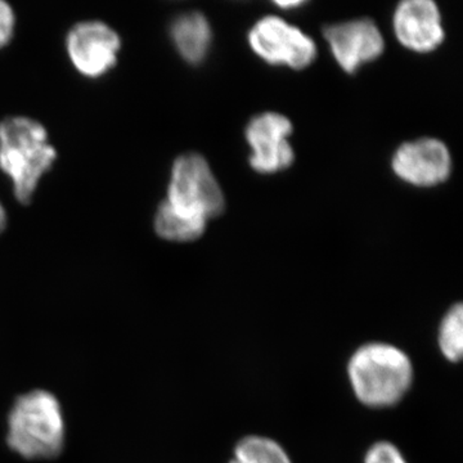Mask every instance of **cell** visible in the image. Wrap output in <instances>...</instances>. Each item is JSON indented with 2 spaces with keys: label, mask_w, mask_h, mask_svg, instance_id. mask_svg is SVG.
I'll return each instance as SVG.
<instances>
[{
  "label": "cell",
  "mask_w": 463,
  "mask_h": 463,
  "mask_svg": "<svg viewBox=\"0 0 463 463\" xmlns=\"http://www.w3.org/2000/svg\"><path fill=\"white\" fill-rule=\"evenodd\" d=\"M291 133V121L281 114L265 112L252 118L246 129V139L252 148V169L261 174L288 169L294 161V151L288 142Z\"/></svg>",
  "instance_id": "cell-6"
},
{
  "label": "cell",
  "mask_w": 463,
  "mask_h": 463,
  "mask_svg": "<svg viewBox=\"0 0 463 463\" xmlns=\"http://www.w3.org/2000/svg\"><path fill=\"white\" fill-rule=\"evenodd\" d=\"M5 223H7V216H5V209H3L2 203H0V233L5 230Z\"/></svg>",
  "instance_id": "cell-17"
},
{
  "label": "cell",
  "mask_w": 463,
  "mask_h": 463,
  "mask_svg": "<svg viewBox=\"0 0 463 463\" xmlns=\"http://www.w3.org/2000/svg\"><path fill=\"white\" fill-rule=\"evenodd\" d=\"M337 63L347 74H354L359 66L379 58L383 52L380 30L371 20H355L325 29Z\"/></svg>",
  "instance_id": "cell-9"
},
{
  "label": "cell",
  "mask_w": 463,
  "mask_h": 463,
  "mask_svg": "<svg viewBox=\"0 0 463 463\" xmlns=\"http://www.w3.org/2000/svg\"><path fill=\"white\" fill-rule=\"evenodd\" d=\"M303 5L301 2H279L277 3V5H281L283 8H291V7H298V5Z\"/></svg>",
  "instance_id": "cell-18"
},
{
  "label": "cell",
  "mask_w": 463,
  "mask_h": 463,
  "mask_svg": "<svg viewBox=\"0 0 463 463\" xmlns=\"http://www.w3.org/2000/svg\"><path fill=\"white\" fill-rule=\"evenodd\" d=\"M176 214L206 222L224 212V194L205 158L183 155L174 163L167 200Z\"/></svg>",
  "instance_id": "cell-4"
},
{
  "label": "cell",
  "mask_w": 463,
  "mask_h": 463,
  "mask_svg": "<svg viewBox=\"0 0 463 463\" xmlns=\"http://www.w3.org/2000/svg\"><path fill=\"white\" fill-rule=\"evenodd\" d=\"M356 399L370 408L399 403L413 383V364L403 350L386 343H370L356 349L347 364Z\"/></svg>",
  "instance_id": "cell-1"
},
{
  "label": "cell",
  "mask_w": 463,
  "mask_h": 463,
  "mask_svg": "<svg viewBox=\"0 0 463 463\" xmlns=\"http://www.w3.org/2000/svg\"><path fill=\"white\" fill-rule=\"evenodd\" d=\"M155 228L161 239L174 242H190L203 236L206 230V222L184 218L163 203L157 209Z\"/></svg>",
  "instance_id": "cell-12"
},
{
  "label": "cell",
  "mask_w": 463,
  "mask_h": 463,
  "mask_svg": "<svg viewBox=\"0 0 463 463\" xmlns=\"http://www.w3.org/2000/svg\"><path fill=\"white\" fill-rule=\"evenodd\" d=\"M252 51L272 65L303 70L315 61V42L298 27L279 17H264L249 33Z\"/></svg>",
  "instance_id": "cell-5"
},
{
  "label": "cell",
  "mask_w": 463,
  "mask_h": 463,
  "mask_svg": "<svg viewBox=\"0 0 463 463\" xmlns=\"http://www.w3.org/2000/svg\"><path fill=\"white\" fill-rule=\"evenodd\" d=\"M120 47L118 33L99 21L79 24L67 36L71 62L88 78H99L112 69Z\"/></svg>",
  "instance_id": "cell-7"
},
{
  "label": "cell",
  "mask_w": 463,
  "mask_h": 463,
  "mask_svg": "<svg viewBox=\"0 0 463 463\" xmlns=\"http://www.w3.org/2000/svg\"><path fill=\"white\" fill-rule=\"evenodd\" d=\"M230 463H292L281 444L273 439L250 435L234 448Z\"/></svg>",
  "instance_id": "cell-13"
},
{
  "label": "cell",
  "mask_w": 463,
  "mask_h": 463,
  "mask_svg": "<svg viewBox=\"0 0 463 463\" xmlns=\"http://www.w3.org/2000/svg\"><path fill=\"white\" fill-rule=\"evenodd\" d=\"M364 463H408L401 450L389 441H379L365 453Z\"/></svg>",
  "instance_id": "cell-15"
},
{
  "label": "cell",
  "mask_w": 463,
  "mask_h": 463,
  "mask_svg": "<svg viewBox=\"0 0 463 463\" xmlns=\"http://www.w3.org/2000/svg\"><path fill=\"white\" fill-rule=\"evenodd\" d=\"M170 33L176 51L187 62L197 65L205 60L212 44V29L203 14H182L174 21Z\"/></svg>",
  "instance_id": "cell-11"
},
{
  "label": "cell",
  "mask_w": 463,
  "mask_h": 463,
  "mask_svg": "<svg viewBox=\"0 0 463 463\" xmlns=\"http://www.w3.org/2000/svg\"><path fill=\"white\" fill-rule=\"evenodd\" d=\"M56 156L42 124L27 118H9L0 123V169L12 179L21 203L32 201Z\"/></svg>",
  "instance_id": "cell-2"
},
{
  "label": "cell",
  "mask_w": 463,
  "mask_h": 463,
  "mask_svg": "<svg viewBox=\"0 0 463 463\" xmlns=\"http://www.w3.org/2000/svg\"><path fill=\"white\" fill-rule=\"evenodd\" d=\"M438 344L448 361H461L463 354V307L456 304L448 310L439 327Z\"/></svg>",
  "instance_id": "cell-14"
},
{
  "label": "cell",
  "mask_w": 463,
  "mask_h": 463,
  "mask_svg": "<svg viewBox=\"0 0 463 463\" xmlns=\"http://www.w3.org/2000/svg\"><path fill=\"white\" fill-rule=\"evenodd\" d=\"M7 443L26 459L60 455L65 443V421L58 399L45 390L18 398L9 412Z\"/></svg>",
  "instance_id": "cell-3"
},
{
  "label": "cell",
  "mask_w": 463,
  "mask_h": 463,
  "mask_svg": "<svg viewBox=\"0 0 463 463\" xmlns=\"http://www.w3.org/2000/svg\"><path fill=\"white\" fill-rule=\"evenodd\" d=\"M14 11L7 3L0 2V48L7 45L14 33Z\"/></svg>",
  "instance_id": "cell-16"
},
{
  "label": "cell",
  "mask_w": 463,
  "mask_h": 463,
  "mask_svg": "<svg viewBox=\"0 0 463 463\" xmlns=\"http://www.w3.org/2000/svg\"><path fill=\"white\" fill-rule=\"evenodd\" d=\"M452 158L443 142L434 138L404 143L392 157L399 178L417 187H434L447 181Z\"/></svg>",
  "instance_id": "cell-8"
},
{
  "label": "cell",
  "mask_w": 463,
  "mask_h": 463,
  "mask_svg": "<svg viewBox=\"0 0 463 463\" xmlns=\"http://www.w3.org/2000/svg\"><path fill=\"white\" fill-rule=\"evenodd\" d=\"M398 41L408 50L426 53L437 50L444 41L440 12L430 0H407L394 14Z\"/></svg>",
  "instance_id": "cell-10"
}]
</instances>
